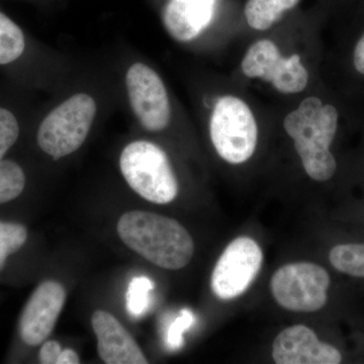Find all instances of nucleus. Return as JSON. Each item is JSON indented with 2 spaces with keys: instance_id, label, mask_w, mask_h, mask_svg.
<instances>
[{
  "instance_id": "nucleus-1",
  "label": "nucleus",
  "mask_w": 364,
  "mask_h": 364,
  "mask_svg": "<svg viewBox=\"0 0 364 364\" xmlns=\"http://www.w3.org/2000/svg\"><path fill=\"white\" fill-rule=\"evenodd\" d=\"M345 116L343 105L311 95L284 117V131L313 181H329L336 174L338 162L332 148Z\"/></svg>"
},
{
  "instance_id": "nucleus-2",
  "label": "nucleus",
  "mask_w": 364,
  "mask_h": 364,
  "mask_svg": "<svg viewBox=\"0 0 364 364\" xmlns=\"http://www.w3.org/2000/svg\"><path fill=\"white\" fill-rule=\"evenodd\" d=\"M117 234L129 248L164 269L186 267L195 252L193 238L181 223L153 213H126L117 223Z\"/></svg>"
},
{
  "instance_id": "nucleus-3",
  "label": "nucleus",
  "mask_w": 364,
  "mask_h": 364,
  "mask_svg": "<svg viewBox=\"0 0 364 364\" xmlns=\"http://www.w3.org/2000/svg\"><path fill=\"white\" fill-rule=\"evenodd\" d=\"M119 168L131 188L148 202L167 205L178 195V181L168 157L156 144H129L119 158Z\"/></svg>"
},
{
  "instance_id": "nucleus-4",
  "label": "nucleus",
  "mask_w": 364,
  "mask_h": 364,
  "mask_svg": "<svg viewBox=\"0 0 364 364\" xmlns=\"http://www.w3.org/2000/svg\"><path fill=\"white\" fill-rule=\"evenodd\" d=\"M215 152L230 164L247 162L258 143V124L247 102L233 95L218 98L210 119Z\"/></svg>"
},
{
  "instance_id": "nucleus-5",
  "label": "nucleus",
  "mask_w": 364,
  "mask_h": 364,
  "mask_svg": "<svg viewBox=\"0 0 364 364\" xmlns=\"http://www.w3.org/2000/svg\"><path fill=\"white\" fill-rule=\"evenodd\" d=\"M97 114L90 95L77 93L53 109L43 119L37 133L40 149L58 160L82 146Z\"/></svg>"
},
{
  "instance_id": "nucleus-6",
  "label": "nucleus",
  "mask_w": 364,
  "mask_h": 364,
  "mask_svg": "<svg viewBox=\"0 0 364 364\" xmlns=\"http://www.w3.org/2000/svg\"><path fill=\"white\" fill-rule=\"evenodd\" d=\"M331 279L320 265L289 263L273 273L270 289L277 304L291 312L312 313L327 303Z\"/></svg>"
},
{
  "instance_id": "nucleus-7",
  "label": "nucleus",
  "mask_w": 364,
  "mask_h": 364,
  "mask_svg": "<svg viewBox=\"0 0 364 364\" xmlns=\"http://www.w3.org/2000/svg\"><path fill=\"white\" fill-rule=\"evenodd\" d=\"M242 73L247 78L260 79L287 95H298L309 85L308 69L298 54L284 55L269 39L256 41L241 61Z\"/></svg>"
},
{
  "instance_id": "nucleus-8",
  "label": "nucleus",
  "mask_w": 364,
  "mask_h": 364,
  "mask_svg": "<svg viewBox=\"0 0 364 364\" xmlns=\"http://www.w3.org/2000/svg\"><path fill=\"white\" fill-rule=\"evenodd\" d=\"M263 253L254 239L241 236L234 239L220 256L210 279L213 293L218 299L238 298L259 274Z\"/></svg>"
},
{
  "instance_id": "nucleus-9",
  "label": "nucleus",
  "mask_w": 364,
  "mask_h": 364,
  "mask_svg": "<svg viewBox=\"0 0 364 364\" xmlns=\"http://www.w3.org/2000/svg\"><path fill=\"white\" fill-rule=\"evenodd\" d=\"M126 83L132 109L144 128L150 132L166 129L171 119V105L156 72L145 64H134L127 72Z\"/></svg>"
},
{
  "instance_id": "nucleus-10",
  "label": "nucleus",
  "mask_w": 364,
  "mask_h": 364,
  "mask_svg": "<svg viewBox=\"0 0 364 364\" xmlns=\"http://www.w3.org/2000/svg\"><path fill=\"white\" fill-rule=\"evenodd\" d=\"M66 291L54 280H45L36 287L18 318V337L26 347H37L50 336L64 304Z\"/></svg>"
},
{
  "instance_id": "nucleus-11",
  "label": "nucleus",
  "mask_w": 364,
  "mask_h": 364,
  "mask_svg": "<svg viewBox=\"0 0 364 364\" xmlns=\"http://www.w3.org/2000/svg\"><path fill=\"white\" fill-rule=\"evenodd\" d=\"M272 358L277 364H339L341 352L320 341L310 328L294 325L277 335L272 344Z\"/></svg>"
},
{
  "instance_id": "nucleus-12",
  "label": "nucleus",
  "mask_w": 364,
  "mask_h": 364,
  "mask_svg": "<svg viewBox=\"0 0 364 364\" xmlns=\"http://www.w3.org/2000/svg\"><path fill=\"white\" fill-rule=\"evenodd\" d=\"M100 358L107 364H147L139 345L116 317L98 310L91 317Z\"/></svg>"
},
{
  "instance_id": "nucleus-13",
  "label": "nucleus",
  "mask_w": 364,
  "mask_h": 364,
  "mask_svg": "<svg viewBox=\"0 0 364 364\" xmlns=\"http://www.w3.org/2000/svg\"><path fill=\"white\" fill-rule=\"evenodd\" d=\"M215 0H168L162 21L170 37L178 42L195 40L214 18Z\"/></svg>"
},
{
  "instance_id": "nucleus-14",
  "label": "nucleus",
  "mask_w": 364,
  "mask_h": 364,
  "mask_svg": "<svg viewBox=\"0 0 364 364\" xmlns=\"http://www.w3.org/2000/svg\"><path fill=\"white\" fill-rule=\"evenodd\" d=\"M301 0H248L244 14L248 26L254 31L269 30L284 13L298 6Z\"/></svg>"
},
{
  "instance_id": "nucleus-15",
  "label": "nucleus",
  "mask_w": 364,
  "mask_h": 364,
  "mask_svg": "<svg viewBox=\"0 0 364 364\" xmlns=\"http://www.w3.org/2000/svg\"><path fill=\"white\" fill-rule=\"evenodd\" d=\"M342 61L345 75L350 78L348 87L356 95H364V20L349 36Z\"/></svg>"
},
{
  "instance_id": "nucleus-16",
  "label": "nucleus",
  "mask_w": 364,
  "mask_h": 364,
  "mask_svg": "<svg viewBox=\"0 0 364 364\" xmlns=\"http://www.w3.org/2000/svg\"><path fill=\"white\" fill-rule=\"evenodd\" d=\"M30 232L21 223L0 219V275L9 269L13 258L28 245Z\"/></svg>"
},
{
  "instance_id": "nucleus-17",
  "label": "nucleus",
  "mask_w": 364,
  "mask_h": 364,
  "mask_svg": "<svg viewBox=\"0 0 364 364\" xmlns=\"http://www.w3.org/2000/svg\"><path fill=\"white\" fill-rule=\"evenodd\" d=\"M26 188V176L23 167L14 160H0V207L18 200Z\"/></svg>"
},
{
  "instance_id": "nucleus-18",
  "label": "nucleus",
  "mask_w": 364,
  "mask_h": 364,
  "mask_svg": "<svg viewBox=\"0 0 364 364\" xmlns=\"http://www.w3.org/2000/svg\"><path fill=\"white\" fill-rule=\"evenodd\" d=\"M330 263L337 272L364 279V243H346L334 246L329 254Z\"/></svg>"
},
{
  "instance_id": "nucleus-19",
  "label": "nucleus",
  "mask_w": 364,
  "mask_h": 364,
  "mask_svg": "<svg viewBox=\"0 0 364 364\" xmlns=\"http://www.w3.org/2000/svg\"><path fill=\"white\" fill-rule=\"evenodd\" d=\"M25 48V35L20 26L0 13V65H6L20 58Z\"/></svg>"
},
{
  "instance_id": "nucleus-20",
  "label": "nucleus",
  "mask_w": 364,
  "mask_h": 364,
  "mask_svg": "<svg viewBox=\"0 0 364 364\" xmlns=\"http://www.w3.org/2000/svg\"><path fill=\"white\" fill-rule=\"evenodd\" d=\"M154 282L147 277H134L127 291V310L132 318H142L149 311L152 303Z\"/></svg>"
},
{
  "instance_id": "nucleus-21",
  "label": "nucleus",
  "mask_w": 364,
  "mask_h": 364,
  "mask_svg": "<svg viewBox=\"0 0 364 364\" xmlns=\"http://www.w3.org/2000/svg\"><path fill=\"white\" fill-rule=\"evenodd\" d=\"M20 134V124L16 116L9 109L0 107V160L4 159L14 147Z\"/></svg>"
},
{
  "instance_id": "nucleus-22",
  "label": "nucleus",
  "mask_w": 364,
  "mask_h": 364,
  "mask_svg": "<svg viewBox=\"0 0 364 364\" xmlns=\"http://www.w3.org/2000/svg\"><path fill=\"white\" fill-rule=\"evenodd\" d=\"M195 321L196 317L193 312L189 310L181 311V315L169 325L167 329L165 343L169 350L176 351L181 348L184 343L183 333L188 331Z\"/></svg>"
},
{
  "instance_id": "nucleus-23",
  "label": "nucleus",
  "mask_w": 364,
  "mask_h": 364,
  "mask_svg": "<svg viewBox=\"0 0 364 364\" xmlns=\"http://www.w3.org/2000/svg\"><path fill=\"white\" fill-rule=\"evenodd\" d=\"M61 351L62 347L59 342L54 341V340L44 342L39 352L40 363L44 364L56 363Z\"/></svg>"
},
{
  "instance_id": "nucleus-24",
  "label": "nucleus",
  "mask_w": 364,
  "mask_h": 364,
  "mask_svg": "<svg viewBox=\"0 0 364 364\" xmlns=\"http://www.w3.org/2000/svg\"><path fill=\"white\" fill-rule=\"evenodd\" d=\"M80 363L78 354L72 349H64L60 353L56 364H78Z\"/></svg>"
}]
</instances>
